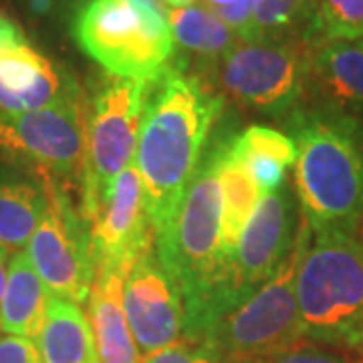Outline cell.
<instances>
[{"label":"cell","mask_w":363,"mask_h":363,"mask_svg":"<svg viewBox=\"0 0 363 363\" xmlns=\"http://www.w3.org/2000/svg\"><path fill=\"white\" fill-rule=\"evenodd\" d=\"M220 95L200 79L168 67L150 85L135 147L156 236L180 206L222 111Z\"/></svg>","instance_id":"6da1fadb"},{"label":"cell","mask_w":363,"mask_h":363,"mask_svg":"<svg viewBox=\"0 0 363 363\" xmlns=\"http://www.w3.org/2000/svg\"><path fill=\"white\" fill-rule=\"evenodd\" d=\"M220 138H212L176 214L156 236V250L184 298V335L200 341L226 313L230 262L220 234Z\"/></svg>","instance_id":"7a4b0ae2"},{"label":"cell","mask_w":363,"mask_h":363,"mask_svg":"<svg viewBox=\"0 0 363 363\" xmlns=\"http://www.w3.org/2000/svg\"><path fill=\"white\" fill-rule=\"evenodd\" d=\"M285 123L297 145L298 208L311 233L355 236L363 210V119L303 104Z\"/></svg>","instance_id":"3957f363"},{"label":"cell","mask_w":363,"mask_h":363,"mask_svg":"<svg viewBox=\"0 0 363 363\" xmlns=\"http://www.w3.org/2000/svg\"><path fill=\"white\" fill-rule=\"evenodd\" d=\"M301 339L363 350V242L341 230L311 233L295 277Z\"/></svg>","instance_id":"277c9868"},{"label":"cell","mask_w":363,"mask_h":363,"mask_svg":"<svg viewBox=\"0 0 363 363\" xmlns=\"http://www.w3.org/2000/svg\"><path fill=\"white\" fill-rule=\"evenodd\" d=\"M168 13L162 0H89L75 16L73 37L113 77L154 81L176 47Z\"/></svg>","instance_id":"5b68a950"},{"label":"cell","mask_w":363,"mask_h":363,"mask_svg":"<svg viewBox=\"0 0 363 363\" xmlns=\"http://www.w3.org/2000/svg\"><path fill=\"white\" fill-rule=\"evenodd\" d=\"M309 238L311 228L303 216L297 242L281 269L236 309L222 315L200 343L226 363H250L303 341L295 277Z\"/></svg>","instance_id":"8992f818"},{"label":"cell","mask_w":363,"mask_h":363,"mask_svg":"<svg viewBox=\"0 0 363 363\" xmlns=\"http://www.w3.org/2000/svg\"><path fill=\"white\" fill-rule=\"evenodd\" d=\"M89 105L77 89L59 104L23 116H0V154L37 178L81 184Z\"/></svg>","instance_id":"52a82bcc"},{"label":"cell","mask_w":363,"mask_h":363,"mask_svg":"<svg viewBox=\"0 0 363 363\" xmlns=\"http://www.w3.org/2000/svg\"><path fill=\"white\" fill-rule=\"evenodd\" d=\"M309 47L298 37L236 43L222 57L220 83L236 104L289 117L307 97Z\"/></svg>","instance_id":"ba28073f"},{"label":"cell","mask_w":363,"mask_h":363,"mask_svg":"<svg viewBox=\"0 0 363 363\" xmlns=\"http://www.w3.org/2000/svg\"><path fill=\"white\" fill-rule=\"evenodd\" d=\"M152 81L113 79L95 95L87 119L81 214L89 220L117 174L133 164Z\"/></svg>","instance_id":"9c48e42d"},{"label":"cell","mask_w":363,"mask_h":363,"mask_svg":"<svg viewBox=\"0 0 363 363\" xmlns=\"http://www.w3.org/2000/svg\"><path fill=\"white\" fill-rule=\"evenodd\" d=\"M49 206L26 245V255L51 297L85 305L95 277L89 224L73 206L67 184L43 178Z\"/></svg>","instance_id":"30bf717a"},{"label":"cell","mask_w":363,"mask_h":363,"mask_svg":"<svg viewBox=\"0 0 363 363\" xmlns=\"http://www.w3.org/2000/svg\"><path fill=\"white\" fill-rule=\"evenodd\" d=\"M303 220L297 196L289 186L262 196L230 257L226 313L247 301L291 255ZM224 313V315H226Z\"/></svg>","instance_id":"8fae6325"},{"label":"cell","mask_w":363,"mask_h":363,"mask_svg":"<svg viewBox=\"0 0 363 363\" xmlns=\"http://www.w3.org/2000/svg\"><path fill=\"white\" fill-rule=\"evenodd\" d=\"M123 311L138 353L145 362L184 335V298L156 247L131 264L123 285Z\"/></svg>","instance_id":"7c38bea8"},{"label":"cell","mask_w":363,"mask_h":363,"mask_svg":"<svg viewBox=\"0 0 363 363\" xmlns=\"http://www.w3.org/2000/svg\"><path fill=\"white\" fill-rule=\"evenodd\" d=\"M87 224L95 264L109 262L130 271L142 252L156 247V230L135 162L113 178Z\"/></svg>","instance_id":"4fadbf2b"},{"label":"cell","mask_w":363,"mask_h":363,"mask_svg":"<svg viewBox=\"0 0 363 363\" xmlns=\"http://www.w3.org/2000/svg\"><path fill=\"white\" fill-rule=\"evenodd\" d=\"M75 89L25 35L0 45V116H23L59 104Z\"/></svg>","instance_id":"5bb4252c"},{"label":"cell","mask_w":363,"mask_h":363,"mask_svg":"<svg viewBox=\"0 0 363 363\" xmlns=\"http://www.w3.org/2000/svg\"><path fill=\"white\" fill-rule=\"evenodd\" d=\"M305 99L363 119V40L309 47Z\"/></svg>","instance_id":"9a60e30c"},{"label":"cell","mask_w":363,"mask_h":363,"mask_svg":"<svg viewBox=\"0 0 363 363\" xmlns=\"http://www.w3.org/2000/svg\"><path fill=\"white\" fill-rule=\"evenodd\" d=\"M125 269L97 262L89 289V325L99 363H142L123 311Z\"/></svg>","instance_id":"2e32d148"},{"label":"cell","mask_w":363,"mask_h":363,"mask_svg":"<svg viewBox=\"0 0 363 363\" xmlns=\"http://www.w3.org/2000/svg\"><path fill=\"white\" fill-rule=\"evenodd\" d=\"M49 206L47 188L37 176L0 164V248L9 255L28 245Z\"/></svg>","instance_id":"e0dca14e"},{"label":"cell","mask_w":363,"mask_h":363,"mask_svg":"<svg viewBox=\"0 0 363 363\" xmlns=\"http://www.w3.org/2000/svg\"><path fill=\"white\" fill-rule=\"evenodd\" d=\"M49 291L33 269L25 250L9 257L4 293L0 303V331L16 337H39L45 313L49 305Z\"/></svg>","instance_id":"ac0fdd59"},{"label":"cell","mask_w":363,"mask_h":363,"mask_svg":"<svg viewBox=\"0 0 363 363\" xmlns=\"http://www.w3.org/2000/svg\"><path fill=\"white\" fill-rule=\"evenodd\" d=\"M234 135H220L218 182H220V234L224 257L230 262L240 234L262 200V192L250 178L245 162L233 150Z\"/></svg>","instance_id":"d6986e66"},{"label":"cell","mask_w":363,"mask_h":363,"mask_svg":"<svg viewBox=\"0 0 363 363\" xmlns=\"http://www.w3.org/2000/svg\"><path fill=\"white\" fill-rule=\"evenodd\" d=\"M43 363H99L89 319L77 303L49 298L39 337Z\"/></svg>","instance_id":"ffe728a7"},{"label":"cell","mask_w":363,"mask_h":363,"mask_svg":"<svg viewBox=\"0 0 363 363\" xmlns=\"http://www.w3.org/2000/svg\"><path fill=\"white\" fill-rule=\"evenodd\" d=\"M168 18L174 43L188 51L224 57L238 40L220 16L204 4L169 9Z\"/></svg>","instance_id":"44dd1931"},{"label":"cell","mask_w":363,"mask_h":363,"mask_svg":"<svg viewBox=\"0 0 363 363\" xmlns=\"http://www.w3.org/2000/svg\"><path fill=\"white\" fill-rule=\"evenodd\" d=\"M301 39L307 47L363 40V0H317Z\"/></svg>","instance_id":"7402d4cb"},{"label":"cell","mask_w":363,"mask_h":363,"mask_svg":"<svg viewBox=\"0 0 363 363\" xmlns=\"http://www.w3.org/2000/svg\"><path fill=\"white\" fill-rule=\"evenodd\" d=\"M315 4L317 0H260L255 18L257 39H301V33L309 23Z\"/></svg>","instance_id":"603a6c76"},{"label":"cell","mask_w":363,"mask_h":363,"mask_svg":"<svg viewBox=\"0 0 363 363\" xmlns=\"http://www.w3.org/2000/svg\"><path fill=\"white\" fill-rule=\"evenodd\" d=\"M233 150L242 160H267L281 164L286 169L297 162V145L291 135L267 125H248L233 138Z\"/></svg>","instance_id":"cb8c5ba5"},{"label":"cell","mask_w":363,"mask_h":363,"mask_svg":"<svg viewBox=\"0 0 363 363\" xmlns=\"http://www.w3.org/2000/svg\"><path fill=\"white\" fill-rule=\"evenodd\" d=\"M250 363H351L343 353L335 350H329L317 343L309 341H298L286 350L277 351L272 355L260 357L257 362Z\"/></svg>","instance_id":"d4e9b609"},{"label":"cell","mask_w":363,"mask_h":363,"mask_svg":"<svg viewBox=\"0 0 363 363\" xmlns=\"http://www.w3.org/2000/svg\"><path fill=\"white\" fill-rule=\"evenodd\" d=\"M142 363H226L208 345L192 339H180L174 345L147 357Z\"/></svg>","instance_id":"484cf974"},{"label":"cell","mask_w":363,"mask_h":363,"mask_svg":"<svg viewBox=\"0 0 363 363\" xmlns=\"http://www.w3.org/2000/svg\"><path fill=\"white\" fill-rule=\"evenodd\" d=\"M259 4L260 0H234L230 6H226L224 11L216 14L236 35V39L242 40V43H250V40L257 39L255 18H257Z\"/></svg>","instance_id":"4316f807"},{"label":"cell","mask_w":363,"mask_h":363,"mask_svg":"<svg viewBox=\"0 0 363 363\" xmlns=\"http://www.w3.org/2000/svg\"><path fill=\"white\" fill-rule=\"evenodd\" d=\"M0 363H43L33 339L0 335Z\"/></svg>","instance_id":"83f0119b"},{"label":"cell","mask_w":363,"mask_h":363,"mask_svg":"<svg viewBox=\"0 0 363 363\" xmlns=\"http://www.w3.org/2000/svg\"><path fill=\"white\" fill-rule=\"evenodd\" d=\"M21 33H23V30L14 25L11 18H6L4 14L0 13V43H6V40L14 39V37H18Z\"/></svg>","instance_id":"f1b7e54d"},{"label":"cell","mask_w":363,"mask_h":363,"mask_svg":"<svg viewBox=\"0 0 363 363\" xmlns=\"http://www.w3.org/2000/svg\"><path fill=\"white\" fill-rule=\"evenodd\" d=\"M9 252L0 248V303H2V293H4V281H6V267H9ZM2 335V331H0Z\"/></svg>","instance_id":"f546056e"},{"label":"cell","mask_w":363,"mask_h":363,"mask_svg":"<svg viewBox=\"0 0 363 363\" xmlns=\"http://www.w3.org/2000/svg\"><path fill=\"white\" fill-rule=\"evenodd\" d=\"M162 2H166L169 9H186L196 4V0H162Z\"/></svg>","instance_id":"4dcf8cb0"},{"label":"cell","mask_w":363,"mask_h":363,"mask_svg":"<svg viewBox=\"0 0 363 363\" xmlns=\"http://www.w3.org/2000/svg\"><path fill=\"white\" fill-rule=\"evenodd\" d=\"M355 238H357V240H362V242H363V210H362V214H359L357 226H355Z\"/></svg>","instance_id":"1f68e13d"}]
</instances>
